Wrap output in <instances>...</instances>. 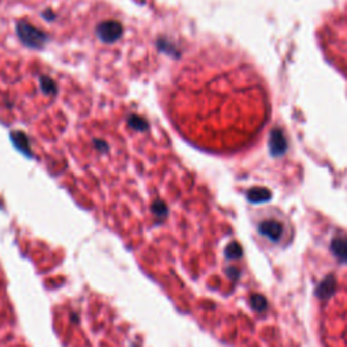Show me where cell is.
<instances>
[{
    "label": "cell",
    "mask_w": 347,
    "mask_h": 347,
    "mask_svg": "<svg viewBox=\"0 0 347 347\" xmlns=\"http://www.w3.org/2000/svg\"><path fill=\"white\" fill-rule=\"evenodd\" d=\"M320 331L327 347H347V275L320 287Z\"/></svg>",
    "instance_id": "1"
},
{
    "label": "cell",
    "mask_w": 347,
    "mask_h": 347,
    "mask_svg": "<svg viewBox=\"0 0 347 347\" xmlns=\"http://www.w3.org/2000/svg\"><path fill=\"white\" fill-rule=\"evenodd\" d=\"M259 230L262 232L265 236L273 239V240H278L282 235V225L279 224L277 220H265L259 226Z\"/></svg>",
    "instance_id": "2"
},
{
    "label": "cell",
    "mask_w": 347,
    "mask_h": 347,
    "mask_svg": "<svg viewBox=\"0 0 347 347\" xmlns=\"http://www.w3.org/2000/svg\"><path fill=\"white\" fill-rule=\"evenodd\" d=\"M332 248L336 252L338 256L347 261V239H338L332 244Z\"/></svg>",
    "instance_id": "3"
}]
</instances>
